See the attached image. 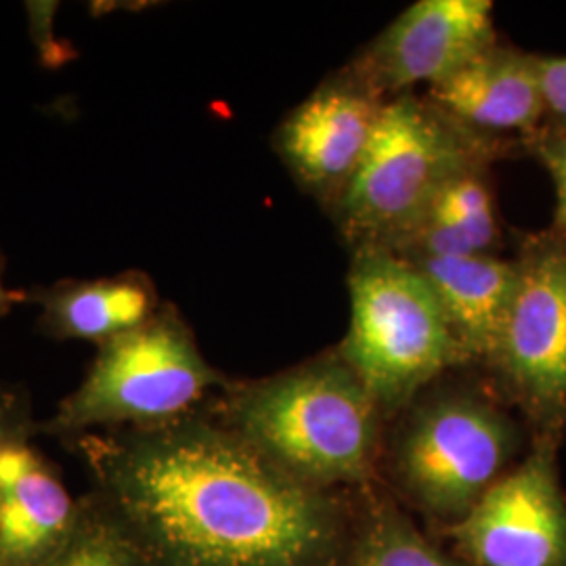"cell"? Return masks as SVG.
Masks as SVG:
<instances>
[{"instance_id": "6da1fadb", "label": "cell", "mask_w": 566, "mask_h": 566, "mask_svg": "<svg viewBox=\"0 0 566 566\" xmlns=\"http://www.w3.org/2000/svg\"><path fill=\"white\" fill-rule=\"evenodd\" d=\"M76 446L151 566H348L355 500L290 476L217 413Z\"/></svg>"}, {"instance_id": "7a4b0ae2", "label": "cell", "mask_w": 566, "mask_h": 566, "mask_svg": "<svg viewBox=\"0 0 566 566\" xmlns=\"http://www.w3.org/2000/svg\"><path fill=\"white\" fill-rule=\"evenodd\" d=\"M217 416L301 483L327 491L378 483L385 416L338 350L269 378L224 386Z\"/></svg>"}, {"instance_id": "3957f363", "label": "cell", "mask_w": 566, "mask_h": 566, "mask_svg": "<svg viewBox=\"0 0 566 566\" xmlns=\"http://www.w3.org/2000/svg\"><path fill=\"white\" fill-rule=\"evenodd\" d=\"M385 439L390 493L447 533L525 455V426L491 386L437 382L403 409Z\"/></svg>"}, {"instance_id": "277c9868", "label": "cell", "mask_w": 566, "mask_h": 566, "mask_svg": "<svg viewBox=\"0 0 566 566\" xmlns=\"http://www.w3.org/2000/svg\"><path fill=\"white\" fill-rule=\"evenodd\" d=\"M350 325L336 348L367 386L386 422L451 369L470 365L420 269L385 248L355 250Z\"/></svg>"}, {"instance_id": "5b68a950", "label": "cell", "mask_w": 566, "mask_h": 566, "mask_svg": "<svg viewBox=\"0 0 566 566\" xmlns=\"http://www.w3.org/2000/svg\"><path fill=\"white\" fill-rule=\"evenodd\" d=\"M485 143L413 93L388 99L361 166L332 206L344 238L355 250L399 252L447 187L481 168Z\"/></svg>"}, {"instance_id": "8992f818", "label": "cell", "mask_w": 566, "mask_h": 566, "mask_svg": "<svg viewBox=\"0 0 566 566\" xmlns=\"http://www.w3.org/2000/svg\"><path fill=\"white\" fill-rule=\"evenodd\" d=\"M227 385L181 315L160 306L147 324L99 346L81 386L61 401L46 430L76 439L95 428L170 424L200 411L203 399Z\"/></svg>"}, {"instance_id": "52a82bcc", "label": "cell", "mask_w": 566, "mask_h": 566, "mask_svg": "<svg viewBox=\"0 0 566 566\" xmlns=\"http://www.w3.org/2000/svg\"><path fill=\"white\" fill-rule=\"evenodd\" d=\"M516 287L485 369L500 399L523 416L531 439L566 432V240L556 231L521 245Z\"/></svg>"}, {"instance_id": "ba28073f", "label": "cell", "mask_w": 566, "mask_h": 566, "mask_svg": "<svg viewBox=\"0 0 566 566\" xmlns=\"http://www.w3.org/2000/svg\"><path fill=\"white\" fill-rule=\"evenodd\" d=\"M558 447L533 439L521 462L489 489L460 525L451 549L474 566H566V493Z\"/></svg>"}, {"instance_id": "9c48e42d", "label": "cell", "mask_w": 566, "mask_h": 566, "mask_svg": "<svg viewBox=\"0 0 566 566\" xmlns=\"http://www.w3.org/2000/svg\"><path fill=\"white\" fill-rule=\"evenodd\" d=\"M497 44L489 0H418L367 46L348 76L385 99L434 86Z\"/></svg>"}, {"instance_id": "30bf717a", "label": "cell", "mask_w": 566, "mask_h": 566, "mask_svg": "<svg viewBox=\"0 0 566 566\" xmlns=\"http://www.w3.org/2000/svg\"><path fill=\"white\" fill-rule=\"evenodd\" d=\"M385 103L343 74L292 109L275 135V147L292 175L334 206L361 166Z\"/></svg>"}, {"instance_id": "8fae6325", "label": "cell", "mask_w": 566, "mask_h": 566, "mask_svg": "<svg viewBox=\"0 0 566 566\" xmlns=\"http://www.w3.org/2000/svg\"><path fill=\"white\" fill-rule=\"evenodd\" d=\"M30 416L0 441V566H44L76 525V502L30 443Z\"/></svg>"}, {"instance_id": "7c38bea8", "label": "cell", "mask_w": 566, "mask_h": 566, "mask_svg": "<svg viewBox=\"0 0 566 566\" xmlns=\"http://www.w3.org/2000/svg\"><path fill=\"white\" fill-rule=\"evenodd\" d=\"M426 99L465 133L528 135L546 122L539 57L493 44L453 76L428 88Z\"/></svg>"}, {"instance_id": "4fadbf2b", "label": "cell", "mask_w": 566, "mask_h": 566, "mask_svg": "<svg viewBox=\"0 0 566 566\" xmlns=\"http://www.w3.org/2000/svg\"><path fill=\"white\" fill-rule=\"evenodd\" d=\"M432 285L458 343L472 364H485L506 322L516 264L491 254L460 259L405 256Z\"/></svg>"}, {"instance_id": "5bb4252c", "label": "cell", "mask_w": 566, "mask_h": 566, "mask_svg": "<svg viewBox=\"0 0 566 566\" xmlns=\"http://www.w3.org/2000/svg\"><path fill=\"white\" fill-rule=\"evenodd\" d=\"M39 325L57 340H86L97 346L147 324L160 308L156 287L139 271L99 280H67L36 292Z\"/></svg>"}, {"instance_id": "9a60e30c", "label": "cell", "mask_w": 566, "mask_h": 566, "mask_svg": "<svg viewBox=\"0 0 566 566\" xmlns=\"http://www.w3.org/2000/svg\"><path fill=\"white\" fill-rule=\"evenodd\" d=\"M357 497L348 566H474L439 546L378 483Z\"/></svg>"}, {"instance_id": "2e32d148", "label": "cell", "mask_w": 566, "mask_h": 566, "mask_svg": "<svg viewBox=\"0 0 566 566\" xmlns=\"http://www.w3.org/2000/svg\"><path fill=\"white\" fill-rule=\"evenodd\" d=\"M44 566H151L116 516L91 495L70 537Z\"/></svg>"}, {"instance_id": "e0dca14e", "label": "cell", "mask_w": 566, "mask_h": 566, "mask_svg": "<svg viewBox=\"0 0 566 566\" xmlns=\"http://www.w3.org/2000/svg\"><path fill=\"white\" fill-rule=\"evenodd\" d=\"M432 210L458 224L481 254H489V250L497 243L500 224L483 168H472L458 177L441 193Z\"/></svg>"}, {"instance_id": "ac0fdd59", "label": "cell", "mask_w": 566, "mask_h": 566, "mask_svg": "<svg viewBox=\"0 0 566 566\" xmlns=\"http://www.w3.org/2000/svg\"><path fill=\"white\" fill-rule=\"evenodd\" d=\"M533 149L539 163L546 166L554 191H556V208H554V229L566 240V133L542 128L533 139Z\"/></svg>"}, {"instance_id": "d6986e66", "label": "cell", "mask_w": 566, "mask_h": 566, "mask_svg": "<svg viewBox=\"0 0 566 566\" xmlns=\"http://www.w3.org/2000/svg\"><path fill=\"white\" fill-rule=\"evenodd\" d=\"M547 130L566 133V57H539Z\"/></svg>"}, {"instance_id": "ffe728a7", "label": "cell", "mask_w": 566, "mask_h": 566, "mask_svg": "<svg viewBox=\"0 0 566 566\" xmlns=\"http://www.w3.org/2000/svg\"><path fill=\"white\" fill-rule=\"evenodd\" d=\"M28 405L25 399L11 388L0 386V441L9 434L13 426L28 418Z\"/></svg>"}, {"instance_id": "44dd1931", "label": "cell", "mask_w": 566, "mask_h": 566, "mask_svg": "<svg viewBox=\"0 0 566 566\" xmlns=\"http://www.w3.org/2000/svg\"><path fill=\"white\" fill-rule=\"evenodd\" d=\"M25 296L23 292H15V290H9L4 285V261L0 256V317L7 315L15 304H20Z\"/></svg>"}]
</instances>
